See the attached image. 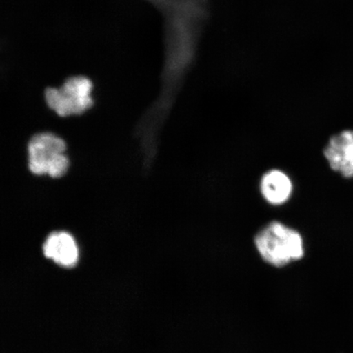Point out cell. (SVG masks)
Here are the masks:
<instances>
[{
  "instance_id": "cell-3",
  "label": "cell",
  "mask_w": 353,
  "mask_h": 353,
  "mask_svg": "<svg viewBox=\"0 0 353 353\" xmlns=\"http://www.w3.org/2000/svg\"><path fill=\"white\" fill-rule=\"evenodd\" d=\"M92 83L85 77L66 79L59 88H48L46 91V103L60 117L81 114L92 108Z\"/></svg>"
},
{
  "instance_id": "cell-2",
  "label": "cell",
  "mask_w": 353,
  "mask_h": 353,
  "mask_svg": "<svg viewBox=\"0 0 353 353\" xmlns=\"http://www.w3.org/2000/svg\"><path fill=\"white\" fill-rule=\"evenodd\" d=\"M65 143L51 132L35 134L28 143L29 169L35 175L63 176L69 167Z\"/></svg>"
},
{
  "instance_id": "cell-6",
  "label": "cell",
  "mask_w": 353,
  "mask_h": 353,
  "mask_svg": "<svg viewBox=\"0 0 353 353\" xmlns=\"http://www.w3.org/2000/svg\"><path fill=\"white\" fill-rule=\"evenodd\" d=\"M263 196L272 205L283 204L290 196L292 183L283 172L272 170L263 176L261 182Z\"/></svg>"
},
{
  "instance_id": "cell-4",
  "label": "cell",
  "mask_w": 353,
  "mask_h": 353,
  "mask_svg": "<svg viewBox=\"0 0 353 353\" xmlns=\"http://www.w3.org/2000/svg\"><path fill=\"white\" fill-rule=\"evenodd\" d=\"M42 252L47 259L64 269L76 268L79 259V250L76 240L68 232H55L46 238Z\"/></svg>"
},
{
  "instance_id": "cell-1",
  "label": "cell",
  "mask_w": 353,
  "mask_h": 353,
  "mask_svg": "<svg viewBox=\"0 0 353 353\" xmlns=\"http://www.w3.org/2000/svg\"><path fill=\"white\" fill-rule=\"evenodd\" d=\"M255 245L265 261L276 267L301 259L304 254L300 234L277 222L269 224L258 234Z\"/></svg>"
},
{
  "instance_id": "cell-5",
  "label": "cell",
  "mask_w": 353,
  "mask_h": 353,
  "mask_svg": "<svg viewBox=\"0 0 353 353\" xmlns=\"http://www.w3.org/2000/svg\"><path fill=\"white\" fill-rule=\"evenodd\" d=\"M331 169L345 178H353V130L334 135L324 150Z\"/></svg>"
}]
</instances>
